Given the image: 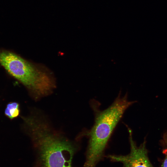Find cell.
<instances>
[{
  "label": "cell",
  "instance_id": "obj_1",
  "mask_svg": "<svg viewBox=\"0 0 167 167\" xmlns=\"http://www.w3.org/2000/svg\"><path fill=\"white\" fill-rule=\"evenodd\" d=\"M24 123L27 134L38 151L42 167H72L76 148L71 141L38 116L27 117Z\"/></svg>",
  "mask_w": 167,
  "mask_h": 167
},
{
  "label": "cell",
  "instance_id": "obj_2",
  "mask_svg": "<svg viewBox=\"0 0 167 167\" xmlns=\"http://www.w3.org/2000/svg\"><path fill=\"white\" fill-rule=\"evenodd\" d=\"M135 101H130L126 95H119L107 108L100 110L92 106L95 113L94 124L89 132V140L84 167H96L103 157L108 141L126 110Z\"/></svg>",
  "mask_w": 167,
  "mask_h": 167
},
{
  "label": "cell",
  "instance_id": "obj_3",
  "mask_svg": "<svg viewBox=\"0 0 167 167\" xmlns=\"http://www.w3.org/2000/svg\"><path fill=\"white\" fill-rule=\"evenodd\" d=\"M0 64L36 98L49 95L55 87L53 79L47 72L14 53L2 52Z\"/></svg>",
  "mask_w": 167,
  "mask_h": 167
},
{
  "label": "cell",
  "instance_id": "obj_4",
  "mask_svg": "<svg viewBox=\"0 0 167 167\" xmlns=\"http://www.w3.org/2000/svg\"><path fill=\"white\" fill-rule=\"evenodd\" d=\"M130 145V152L126 155H109L108 158L122 164V167H153L149 159L146 147V138L139 146L134 140L132 131L128 128Z\"/></svg>",
  "mask_w": 167,
  "mask_h": 167
},
{
  "label": "cell",
  "instance_id": "obj_5",
  "mask_svg": "<svg viewBox=\"0 0 167 167\" xmlns=\"http://www.w3.org/2000/svg\"><path fill=\"white\" fill-rule=\"evenodd\" d=\"M20 112L19 104L17 102H11L6 105L5 114L9 118L12 119L19 116Z\"/></svg>",
  "mask_w": 167,
  "mask_h": 167
},
{
  "label": "cell",
  "instance_id": "obj_6",
  "mask_svg": "<svg viewBox=\"0 0 167 167\" xmlns=\"http://www.w3.org/2000/svg\"><path fill=\"white\" fill-rule=\"evenodd\" d=\"M162 147V153L164 156L161 167H167V132L164 133L160 141Z\"/></svg>",
  "mask_w": 167,
  "mask_h": 167
}]
</instances>
